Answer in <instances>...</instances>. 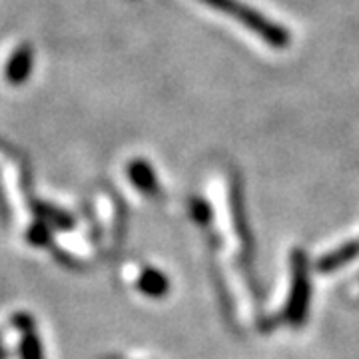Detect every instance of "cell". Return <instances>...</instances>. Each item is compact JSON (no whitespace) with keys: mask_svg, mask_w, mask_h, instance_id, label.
<instances>
[{"mask_svg":"<svg viewBox=\"0 0 359 359\" xmlns=\"http://www.w3.org/2000/svg\"><path fill=\"white\" fill-rule=\"evenodd\" d=\"M200 2H204L208 6H212L214 11L224 13L226 16L233 18L236 22H240V25L244 26V28H248L250 32L257 34V36L264 40L268 46H271V48L283 50V48H287L290 42H292L290 32H287L283 26H280L278 22H273V20H269L268 16L257 13L256 8L248 6V4L240 2V0H200Z\"/></svg>","mask_w":359,"mask_h":359,"instance_id":"6da1fadb","label":"cell"},{"mask_svg":"<svg viewBox=\"0 0 359 359\" xmlns=\"http://www.w3.org/2000/svg\"><path fill=\"white\" fill-rule=\"evenodd\" d=\"M290 273L292 285L287 304L283 309V320L292 327H299L308 321L309 304H311V280H309V259L308 254L295 248L290 256Z\"/></svg>","mask_w":359,"mask_h":359,"instance_id":"7a4b0ae2","label":"cell"},{"mask_svg":"<svg viewBox=\"0 0 359 359\" xmlns=\"http://www.w3.org/2000/svg\"><path fill=\"white\" fill-rule=\"evenodd\" d=\"M14 330L18 332V355L20 359H44L42 341L36 332L34 318L26 311H18L13 318Z\"/></svg>","mask_w":359,"mask_h":359,"instance_id":"3957f363","label":"cell"},{"mask_svg":"<svg viewBox=\"0 0 359 359\" xmlns=\"http://www.w3.org/2000/svg\"><path fill=\"white\" fill-rule=\"evenodd\" d=\"M355 257H359V240L346 242L332 252H327L325 256H321L316 264V269L320 273H334L337 269L346 268L347 264L353 262Z\"/></svg>","mask_w":359,"mask_h":359,"instance_id":"277c9868","label":"cell"},{"mask_svg":"<svg viewBox=\"0 0 359 359\" xmlns=\"http://www.w3.org/2000/svg\"><path fill=\"white\" fill-rule=\"evenodd\" d=\"M136 285L142 294L152 297V299H162L170 292V280L164 271L156 268H144L136 280Z\"/></svg>","mask_w":359,"mask_h":359,"instance_id":"5b68a950","label":"cell"},{"mask_svg":"<svg viewBox=\"0 0 359 359\" xmlns=\"http://www.w3.org/2000/svg\"><path fill=\"white\" fill-rule=\"evenodd\" d=\"M128 178L134 184L136 190H140L146 196H156L158 194V180L152 166L144 160H134L128 164Z\"/></svg>","mask_w":359,"mask_h":359,"instance_id":"8992f818","label":"cell"},{"mask_svg":"<svg viewBox=\"0 0 359 359\" xmlns=\"http://www.w3.org/2000/svg\"><path fill=\"white\" fill-rule=\"evenodd\" d=\"M32 68V52L30 48L22 44L20 48H16L11 56V60L6 62V80L11 84H20L25 82Z\"/></svg>","mask_w":359,"mask_h":359,"instance_id":"52a82bcc","label":"cell"},{"mask_svg":"<svg viewBox=\"0 0 359 359\" xmlns=\"http://www.w3.org/2000/svg\"><path fill=\"white\" fill-rule=\"evenodd\" d=\"M40 219L48 226V228H58V230H68V228H72V224H74V219L70 218V214H66L62 210H56V208H52V205H44V208H40Z\"/></svg>","mask_w":359,"mask_h":359,"instance_id":"ba28073f","label":"cell"},{"mask_svg":"<svg viewBox=\"0 0 359 359\" xmlns=\"http://www.w3.org/2000/svg\"><path fill=\"white\" fill-rule=\"evenodd\" d=\"M190 212H192L194 219L198 222V224H210L212 222V208L208 202H204L202 198H194L192 202H190Z\"/></svg>","mask_w":359,"mask_h":359,"instance_id":"9c48e42d","label":"cell"},{"mask_svg":"<svg viewBox=\"0 0 359 359\" xmlns=\"http://www.w3.org/2000/svg\"><path fill=\"white\" fill-rule=\"evenodd\" d=\"M8 355H11V351L4 347V344H2V339H0V359H8Z\"/></svg>","mask_w":359,"mask_h":359,"instance_id":"30bf717a","label":"cell"},{"mask_svg":"<svg viewBox=\"0 0 359 359\" xmlns=\"http://www.w3.org/2000/svg\"><path fill=\"white\" fill-rule=\"evenodd\" d=\"M0 339H2V334H0Z\"/></svg>","mask_w":359,"mask_h":359,"instance_id":"8fae6325","label":"cell"}]
</instances>
